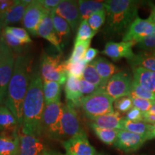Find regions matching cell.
<instances>
[{"instance_id": "1", "label": "cell", "mask_w": 155, "mask_h": 155, "mask_svg": "<svg viewBox=\"0 0 155 155\" xmlns=\"http://www.w3.org/2000/svg\"><path fill=\"white\" fill-rule=\"evenodd\" d=\"M45 106L42 79L37 70L30 75V85L23 104L21 132L37 137L42 135V119Z\"/></svg>"}, {"instance_id": "2", "label": "cell", "mask_w": 155, "mask_h": 155, "mask_svg": "<svg viewBox=\"0 0 155 155\" xmlns=\"http://www.w3.org/2000/svg\"><path fill=\"white\" fill-rule=\"evenodd\" d=\"M30 61L28 56L17 55L14 71L7 89L5 106L10 110L20 128L23 119V104L30 81Z\"/></svg>"}, {"instance_id": "3", "label": "cell", "mask_w": 155, "mask_h": 155, "mask_svg": "<svg viewBox=\"0 0 155 155\" xmlns=\"http://www.w3.org/2000/svg\"><path fill=\"white\" fill-rule=\"evenodd\" d=\"M107 20L106 33L119 35L126 31L138 17L139 2L133 0H108L104 1Z\"/></svg>"}, {"instance_id": "4", "label": "cell", "mask_w": 155, "mask_h": 155, "mask_svg": "<svg viewBox=\"0 0 155 155\" xmlns=\"http://www.w3.org/2000/svg\"><path fill=\"white\" fill-rule=\"evenodd\" d=\"M114 102L113 98L102 89L94 94L83 96L81 101V107L86 117L93 120L114 113Z\"/></svg>"}, {"instance_id": "5", "label": "cell", "mask_w": 155, "mask_h": 155, "mask_svg": "<svg viewBox=\"0 0 155 155\" xmlns=\"http://www.w3.org/2000/svg\"><path fill=\"white\" fill-rule=\"evenodd\" d=\"M40 75L42 81H55L61 86L65 84L68 73L65 61L61 62L59 56L42 53L40 60Z\"/></svg>"}, {"instance_id": "6", "label": "cell", "mask_w": 155, "mask_h": 155, "mask_svg": "<svg viewBox=\"0 0 155 155\" xmlns=\"http://www.w3.org/2000/svg\"><path fill=\"white\" fill-rule=\"evenodd\" d=\"M64 104L61 101L46 104L42 119V133L51 138L58 139Z\"/></svg>"}, {"instance_id": "7", "label": "cell", "mask_w": 155, "mask_h": 155, "mask_svg": "<svg viewBox=\"0 0 155 155\" xmlns=\"http://www.w3.org/2000/svg\"><path fill=\"white\" fill-rule=\"evenodd\" d=\"M82 131L75 108L71 103L67 102V104H64L63 106V115L60 124L58 139L67 140Z\"/></svg>"}, {"instance_id": "8", "label": "cell", "mask_w": 155, "mask_h": 155, "mask_svg": "<svg viewBox=\"0 0 155 155\" xmlns=\"http://www.w3.org/2000/svg\"><path fill=\"white\" fill-rule=\"evenodd\" d=\"M133 79L124 71L118 72L111 78L105 88V92L115 101L123 97L130 96Z\"/></svg>"}, {"instance_id": "9", "label": "cell", "mask_w": 155, "mask_h": 155, "mask_svg": "<svg viewBox=\"0 0 155 155\" xmlns=\"http://www.w3.org/2000/svg\"><path fill=\"white\" fill-rule=\"evenodd\" d=\"M48 12L39 0L32 1L29 4L22 19V24L32 36L38 35L39 26Z\"/></svg>"}, {"instance_id": "10", "label": "cell", "mask_w": 155, "mask_h": 155, "mask_svg": "<svg viewBox=\"0 0 155 155\" xmlns=\"http://www.w3.org/2000/svg\"><path fill=\"white\" fill-rule=\"evenodd\" d=\"M65 155H97L96 150L89 143L86 134L82 131L67 140L62 141Z\"/></svg>"}, {"instance_id": "11", "label": "cell", "mask_w": 155, "mask_h": 155, "mask_svg": "<svg viewBox=\"0 0 155 155\" xmlns=\"http://www.w3.org/2000/svg\"><path fill=\"white\" fill-rule=\"evenodd\" d=\"M154 27L155 24L150 22L148 19H144L137 17L126 31L122 41L134 42L137 44L143 39L152 34Z\"/></svg>"}, {"instance_id": "12", "label": "cell", "mask_w": 155, "mask_h": 155, "mask_svg": "<svg viewBox=\"0 0 155 155\" xmlns=\"http://www.w3.org/2000/svg\"><path fill=\"white\" fill-rule=\"evenodd\" d=\"M55 12L66 20L71 30L75 32L78 28L81 21L78 1L62 0L55 10Z\"/></svg>"}, {"instance_id": "13", "label": "cell", "mask_w": 155, "mask_h": 155, "mask_svg": "<svg viewBox=\"0 0 155 155\" xmlns=\"http://www.w3.org/2000/svg\"><path fill=\"white\" fill-rule=\"evenodd\" d=\"M147 140L148 136L141 135L125 130H119L114 147L124 152H132L140 149Z\"/></svg>"}, {"instance_id": "14", "label": "cell", "mask_w": 155, "mask_h": 155, "mask_svg": "<svg viewBox=\"0 0 155 155\" xmlns=\"http://www.w3.org/2000/svg\"><path fill=\"white\" fill-rule=\"evenodd\" d=\"M15 59L14 53L11 52L0 62V106L5 105L9 83L14 71Z\"/></svg>"}, {"instance_id": "15", "label": "cell", "mask_w": 155, "mask_h": 155, "mask_svg": "<svg viewBox=\"0 0 155 155\" xmlns=\"http://www.w3.org/2000/svg\"><path fill=\"white\" fill-rule=\"evenodd\" d=\"M135 45L134 42H108L101 53L114 61H118L124 58L129 61L135 55L133 52V47Z\"/></svg>"}, {"instance_id": "16", "label": "cell", "mask_w": 155, "mask_h": 155, "mask_svg": "<svg viewBox=\"0 0 155 155\" xmlns=\"http://www.w3.org/2000/svg\"><path fill=\"white\" fill-rule=\"evenodd\" d=\"M19 134L20 147L19 155H41L45 150L43 143L38 137Z\"/></svg>"}, {"instance_id": "17", "label": "cell", "mask_w": 155, "mask_h": 155, "mask_svg": "<svg viewBox=\"0 0 155 155\" xmlns=\"http://www.w3.org/2000/svg\"><path fill=\"white\" fill-rule=\"evenodd\" d=\"M38 35L50 42V43L53 45L60 53H61V40L54 28L51 12H48L42 20L38 30Z\"/></svg>"}, {"instance_id": "18", "label": "cell", "mask_w": 155, "mask_h": 155, "mask_svg": "<svg viewBox=\"0 0 155 155\" xmlns=\"http://www.w3.org/2000/svg\"><path fill=\"white\" fill-rule=\"evenodd\" d=\"M19 130L0 132V155H19L20 140Z\"/></svg>"}, {"instance_id": "19", "label": "cell", "mask_w": 155, "mask_h": 155, "mask_svg": "<svg viewBox=\"0 0 155 155\" xmlns=\"http://www.w3.org/2000/svg\"><path fill=\"white\" fill-rule=\"evenodd\" d=\"M31 2L28 0H17L15 5L1 17L2 29L3 30L10 25L22 20L27 7Z\"/></svg>"}, {"instance_id": "20", "label": "cell", "mask_w": 155, "mask_h": 155, "mask_svg": "<svg viewBox=\"0 0 155 155\" xmlns=\"http://www.w3.org/2000/svg\"><path fill=\"white\" fill-rule=\"evenodd\" d=\"M80 80L75 77L68 76L65 86L67 102L71 103L75 108L81 107V101L83 97L81 91Z\"/></svg>"}, {"instance_id": "21", "label": "cell", "mask_w": 155, "mask_h": 155, "mask_svg": "<svg viewBox=\"0 0 155 155\" xmlns=\"http://www.w3.org/2000/svg\"><path fill=\"white\" fill-rule=\"evenodd\" d=\"M92 124L100 128L108 129L122 130L124 119L121 117L119 112L114 111V113L106 114L91 120Z\"/></svg>"}, {"instance_id": "22", "label": "cell", "mask_w": 155, "mask_h": 155, "mask_svg": "<svg viewBox=\"0 0 155 155\" xmlns=\"http://www.w3.org/2000/svg\"><path fill=\"white\" fill-rule=\"evenodd\" d=\"M92 63L106 86L111 78L119 71V68L114 64L104 58H97Z\"/></svg>"}, {"instance_id": "23", "label": "cell", "mask_w": 155, "mask_h": 155, "mask_svg": "<svg viewBox=\"0 0 155 155\" xmlns=\"http://www.w3.org/2000/svg\"><path fill=\"white\" fill-rule=\"evenodd\" d=\"M134 81L143 88L155 94V72L142 68H133Z\"/></svg>"}, {"instance_id": "24", "label": "cell", "mask_w": 155, "mask_h": 155, "mask_svg": "<svg viewBox=\"0 0 155 155\" xmlns=\"http://www.w3.org/2000/svg\"><path fill=\"white\" fill-rule=\"evenodd\" d=\"M20 128L18 121L7 106H0V132H12Z\"/></svg>"}, {"instance_id": "25", "label": "cell", "mask_w": 155, "mask_h": 155, "mask_svg": "<svg viewBox=\"0 0 155 155\" xmlns=\"http://www.w3.org/2000/svg\"><path fill=\"white\" fill-rule=\"evenodd\" d=\"M128 61L132 68H142L155 72V56L151 55L148 52H139Z\"/></svg>"}, {"instance_id": "26", "label": "cell", "mask_w": 155, "mask_h": 155, "mask_svg": "<svg viewBox=\"0 0 155 155\" xmlns=\"http://www.w3.org/2000/svg\"><path fill=\"white\" fill-rule=\"evenodd\" d=\"M42 91H43L45 104L60 101L61 94V85L55 81H42Z\"/></svg>"}, {"instance_id": "27", "label": "cell", "mask_w": 155, "mask_h": 155, "mask_svg": "<svg viewBox=\"0 0 155 155\" xmlns=\"http://www.w3.org/2000/svg\"><path fill=\"white\" fill-rule=\"evenodd\" d=\"M78 5L82 20H87L93 14L105 9V3L101 1L79 0Z\"/></svg>"}, {"instance_id": "28", "label": "cell", "mask_w": 155, "mask_h": 155, "mask_svg": "<svg viewBox=\"0 0 155 155\" xmlns=\"http://www.w3.org/2000/svg\"><path fill=\"white\" fill-rule=\"evenodd\" d=\"M122 127H123L122 130L130 131V132L141 135L148 136L149 140H150V134L155 128V126L149 124L144 121L134 122L128 121L125 119H124Z\"/></svg>"}, {"instance_id": "29", "label": "cell", "mask_w": 155, "mask_h": 155, "mask_svg": "<svg viewBox=\"0 0 155 155\" xmlns=\"http://www.w3.org/2000/svg\"><path fill=\"white\" fill-rule=\"evenodd\" d=\"M90 126L92 128L93 131H94L96 137L103 143L108 145H114L115 144L119 130L100 128L94 125L91 122L90 123Z\"/></svg>"}, {"instance_id": "30", "label": "cell", "mask_w": 155, "mask_h": 155, "mask_svg": "<svg viewBox=\"0 0 155 155\" xmlns=\"http://www.w3.org/2000/svg\"><path fill=\"white\" fill-rule=\"evenodd\" d=\"M82 78L83 80L95 85V86L99 87L100 88L105 89L106 88L105 83H104L101 78L97 72L96 68H95L92 62L86 65L84 71H83Z\"/></svg>"}, {"instance_id": "31", "label": "cell", "mask_w": 155, "mask_h": 155, "mask_svg": "<svg viewBox=\"0 0 155 155\" xmlns=\"http://www.w3.org/2000/svg\"><path fill=\"white\" fill-rule=\"evenodd\" d=\"M0 38L12 50L13 53H19V55H21V53H22L25 48V43H23L22 42H21L18 39H17L11 33H9V32L5 30V29L2 30Z\"/></svg>"}, {"instance_id": "32", "label": "cell", "mask_w": 155, "mask_h": 155, "mask_svg": "<svg viewBox=\"0 0 155 155\" xmlns=\"http://www.w3.org/2000/svg\"><path fill=\"white\" fill-rule=\"evenodd\" d=\"M91 40H86V41H78L75 42L74 48L71 53V57L66 61L68 63H77L83 61L85 53L90 48Z\"/></svg>"}, {"instance_id": "33", "label": "cell", "mask_w": 155, "mask_h": 155, "mask_svg": "<svg viewBox=\"0 0 155 155\" xmlns=\"http://www.w3.org/2000/svg\"><path fill=\"white\" fill-rule=\"evenodd\" d=\"M51 17L54 28L58 35L59 37L68 36L71 32V29L66 20L56 14L54 10L51 12Z\"/></svg>"}, {"instance_id": "34", "label": "cell", "mask_w": 155, "mask_h": 155, "mask_svg": "<svg viewBox=\"0 0 155 155\" xmlns=\"http://www.w3.org/2000/svg\"><path fill=\"white\" fill-rule=\"evenodd\" d=\"M96 34V32H94L91 28L89 26L88 21L82 20L78 28L75 42L91 40V39L94 38Z\"/></svg>"}, {"instance_id": "35", "label": "cell", "mask_w": 155, "mask_h": 155, "mask_svg": "<svg viewBox=\"0 0 155 155\" xmlns=\"http://www.w3.org/2000/svg\"><path fill=\"white\" fill-rule=\"evenodd\" d=\"M106 9H102V10L97 12L93 14L89 18L87 19L89 26L96 33L99 29L103 26L106 22Z\"/></svg>"}, {"instance_id": "36", "label": "cell", "mask_w": 155, "mask_h": 155, "mask_svg": "<svg viewBox=\"0 0 155 155\" xmlns=\"http://www.w3.org/2000/svg\"><path fill=\"white\" fill-rule=\"evenodd\" d=\"M131 97H138V98H143V99L152 101H155V94L147 90L141 86L138 83L136 82L133 79L132 88H131Z\"/></svg>"}, {"instance_id": "37", "label": "cell", "mask_w": 155, "mask_h": 155, "mask_svg": "<svg viewBox=\"0 0 155 155\" xmlns=\"http://www.w3.org/2000/svg\"><path fill=\"white\" fill-rule=\"evenodd\" d=\"M65 63L68 76H73L78 79L82 78L83 71H84L87 63H85L83 61L73 63L65 61Z\"/></svg>"}, {"instance_id": "38", "label": "cell", "mask_w": 155, "mask_h": 155, "mask_svg": "<svg viewBox=\"0 0 155 155\" xmlns=\"http://www.w3.org/2000/svg\"><path fill=\"white\" fill-rule=\"evenodd\" d=\"M5 30H7V32H9V33H11L13 36H15V38L18 40H20L21 42H22L23 43L29 44L32 43V40H31L30 35H29L28 32L25 29L22 28H17V27H12L9 26L7 27V28H4Z\"/></svg>"}, {"instance_id": "39", "label": "cell", "mask_w": 155, "mask_h": 155, "mask_svg": "<svg viewBox=\"0 0 155 155\" xmlns=\"http://www.w3.org/2000/svg\"><path fill=\"white\" fill-rule=\"evenodd\" d=\"M114 107L119 113H127L134 108L132 98L127 96L116 99L114 101Z\"/></svg>"}, {"instance_id": "40", "label": "cell", "mask_w": 155, "mask_h": 155, "mask_svg": "<svg viewBox=\"0 0 155 155\" xmlns=\"http://www.w3.org/2000/svg\"><path fill=\"white\" fill-rule=\"evenodd\" d=\"M137 46L143 52H151L155 50V27L152 34L139 42Z\"/></svg>"}, {"instance_id": "41", "label": "cell", "mask_w": 155, "mask_h": 155, "mask_svg": "<svg viewBox=\"0 0 155 155\" xmlns=\"http://www.w3.org/2000/svg\"><path fill=\"white\" fill-rule=\"evenodd\" d=\"M131 98H132L134 107L138 108L143 113L150 111L151 108L155 104V101L143 99V98H138V97H131Z\"/></svg>"}, {"instance_id": "42", "label": "cell", "mask_w": 155, "mask_h": 155, "mask_svg": "<svg viewBox=\"0 0 155 155\" xmlns=\"http://www.w3.org/2000/svg\"><path fill=\"white\" fill-rule=\"evenodd\" d=\"M80 87L81 94H82L83 96L94 94L95 93L102 90V88H100L99 87L95 86V85L92 84V83L83 80V78H81L80 80Z\"/></svg>"}, {"instance_id": "43", "label": "cell", "mask_w": 155, "mask_h": 155, "mask_svg": "<svg viewBox=\"0 0 155 155\" xmlns=\"http://www.w3.org/2000/svg\"><path fill=\"white\" fill-rule=\"evenodd\" d=\"M143 115L144 113L142 111H141L138 108L134 107L129 112H127L125 119L134 122L143 121Z\"/></svg>"}, {"instance_id": "44", "label": "cell", "mask_w": 155, "mask_h": 155, "mask_svg": "<svg viewBox=\"0 0 155 155\" xmlns=\"http://www.w3.org/2000/svg\"><path fill=\"white\" fill-rule=\"evenodd\" d=\"M62 0H39L42 7L48 12H52L57 8Z\"/></svg>"}, {"instance_id": "45", "label": "cell", "mask_w": 155, "mask_h": 155, "mask_svg": "<svg viewBox=\"0 0 155 155\" xmlns=\"http://www.w3.org/2000/svg\"><path fill=\"white\" fill-rule=\"evenodd\" d=\"M17 2V0H0V16L8 12Z\"/></svg>"}, {"instance_id": "46", "label": "cell", "mask_w": 155, "mask_h": 155, "mask_svg": "<svg viewBox=\"0 0 155 155\" xmlns=\"http://www.w3.org/2000/svg\"><path fill=\"white\" fill-rule=\"evenodd\" d=\"M98 53H99V51H98V50L96 49V48H88V50L86 52V53H85L84 57L83 58V61L87 64L91 63V62H93L96 59V57L98 55Z\"/></svg>"}, {"instance_id": "47", "label": "cell", "mask_w": 155, "mask_h": 155, "mask_svg": "<svg viewBox=\"0 0 155 155\" xmlns=\"http://www.w3.org/2000/svg\"><path fill=\"white\" fill-rule=\"evenodd\" d=\"M11 52L13 51L0 38V62Z\"/></svg>"}, {"instance_id": "48", "label": "cell", "mask_w": 155, "mask_h": 155, "mask_svg": "<svg viewBox=\"0 0 155 155\" xmlns=\"http://www.w3.org/2000/svg\"><path fill=\"white\" fill-rule=\"evenodd\" d=\"M143 121L149 124L155 126V115L150 111L144 112L143 115Z\"/></svg>"}, {"instance_id": "49", "label": "cell", "mask_w": 155, "mask_h": 155, "mask_svg": "<svg viewBox=\"0 0 155 155\" xmlns=\"http://www.w3.org/2000/svg\"><path fill=\"white\" fill-rule=\"evenodd\" d=\"M151 7V13L149 18L147 19L150 22L155 24V5L152 3L149 4Z\"/></svg>"}, {"instance_id": "50", "label": "cell", "mask_w": 155, "mask_h": 155, "mask_svg": "<svg viewBox=\"0 0 155 155\" xmlns=\"http://www.w3.org/2000/svg\"><path fill=\"white\" fill-rule=\"evenodd\" d=\"M41 155H65L53 150H45Z\"/></svg>"}, {"instance_id": "51", "label": "cell", "mask_w": 155, "mask_h": 155, "mask_svg": "<svg viewBox=\"0 0 155 155\" xmlns=\"http://www.w3.org/2000/svg\"><path fill=\"white\" fill-rule=\"evenodd\" d=\"M153 139H155V128L152 131H151V133L150 134V140Z\"/></svg>"}, {"instance_id": "52", "label": "cell", "mask_w": 155, "mask_h": 155, "mask_svg": "<svg viewBox=\"0 0 155 155\" xmlns=\"http://www.w3.org/2000/svg\"><path fill=\"white\" fill-rule=\"evenodd\" d=\"M151 113H152V114H154V115H155V104H154V105L152 106V107L151 108V109H150V111Z\"/></svg>"}, {"instance_id": "53", "label": "cell", "mask_w": 155, "mask_h": 155, "mask_svg": "<svg viewBox=\"0 0 155 155\" xmlns=\"http://www.w3.org/2000/svg\"><path fill=\"white\" fill-rule=\"evenodd\" d=\"M148 53H150L151 55H154V56H155V50H153V51H151V52H148Z\"/></svg>"}, {"instance_id": "54", "label": "cell", "mask_w": 155, "mask_h": 155, "mask_svg": "<svg viewBox=\"0 0 155 155\" xmlns=\"http://www.w3.org/2000/svg\"><path fill=\"white\" fill-rule=\"evenodd\" d=\"M0 28L2 29V28H1V16H0Z\"/></svg>"}, {"instance_id": "55", "label": "cell", "mask_w": 155, "mask_h": 155, "mask_svg": "<svg viewBox=\"0 0 155 155\" xmlns=\"http://www.w3.org/2000/svg\"><path fill=\"white\" fill-rule=\"evenodd\" d=\"M2 29L0 28V35H1V32H2Z\"/></svg>"}, {"instance_id": "56", "label": "cell", "mask_w": 155, "mask_h": 155, "mask_svg": "<svg viewBox=\"0 0 155 155\" xmlns=\"http://www.w3.org/2000/svg\"><path fill=\"white\" fill-rule=\"evenodd\" d=\"M97 155H98V154H97Z\"/></svg>"}]
</instances>
